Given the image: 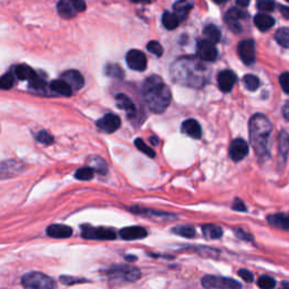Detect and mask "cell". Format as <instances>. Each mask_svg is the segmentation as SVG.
I'll list each match as a JSON object with an SVG mask.
<instances>
[{
	"label": "cell",
	"mask_w": 289,
	"mask_h": 289,
	"mask_svg": "<svg viewBox=\"0 0 289 289\" xmlns=\"http://www.w3.org/2000/svg\"><path fill=\"white\" fill-rule=\"evenodd\" d=\"M209 76L208 67L198 56H182L171 67L172 80L192 89H203L209 81Z\"/></svg>",
	"instance_id": "cell-1"
},
{
	"label": "cell",
	"mask_w": 289,
	"mask_h": 289,
	"mask_svg": "<svg viewBox=\"0 0 289 289\" xmlns=\"http://www.w3.org/2000/svg\"><path fill=\"white\" fill-rule=\"evenodd\" d=\"M250 141L255 154L260 158H267L270 155V137L272 125L265 114L257 113L250 120Z\"/></svg>",
	"instance_id": "cell-2"
},
{
	"label": "cell",
	"mask_w": 289,
	"mask_h": 289,
	"mask_svg": "<svg viewBox=\"0 0 289 289\" xmlns=\"http://www.w3.org/2000/svg\"><path fill=\"white\" fill-rule=\"evenodd\" d=\"M142 94L147 105L154 113H163L172 100L171 91L159 76H152L144 80Z\"/></svg>",
	"instance_id": "cell-3"
},
{
	"label": "cell",
	"mask_w": 289,
	"mask_h": 289,
	"mask_svg": "<svg viewBox=\"0 0 289 289\" xmlns=\"http://www.w3.org/2000/svg\"><path fill=\"white\" fill-rule=\"evenodd\" d=\"M107 278L112 281L135 282L141 277V272L138 268L129 265L113 266L105 271Z\"/></svg>",
	"instance_id": "cell-4"
},
{
	"label": "cell",
	"mask_w": 289,
	"mask_h": 289,
	"mask_svg": "<svg viewBox=\"0 0 289 289\" xmlns=\"http://www.w3.org/2000/svg\"><path fill=\"white\" fill-rule=\"evenodd\" d=\"M24 289H54L55 282L49 276L42 272L33 271L24 275L22 278Z\"/></svg>",
	"instance_id": "cell-5"
},
{
	"label": "cell",
	"mask_w": 289,
	"mask_h": 289,
	"mask_svg": "<svg viewBox=\"0 0 289 289\" xmlns=\"http://www.w3.org/2000/svg\"><path fill=\"white\" fill-rule=\"evenodd\" d=\"M201 285L206 289H242L241 283L233 278L220 276H205Z\"/></svg>",
	"instance_id": "cell-6"
},
{
	"label": "cell",
	"mask_w": 289,
	"mask_h": 289,
	"mask_svg": "<svg viewBox=\"0 0 289 289\" xmlns=\"http://www.w3.org/2000/svg\"><path fill=\"white\" fill-rule=\"evenodd\" d=\"M59 15L65 19L75 17L77 14L82 13L86 9L84 0H60L56 5Z\"/></svg>",
	"instance_id": "cell-7"
},
{
	"label": "cell",
	"mask_w": 289,
	"mask_h": 289,
	"mask_svg": "<svg viewBox=\"0 0 289 289\" xmlns=\"http://www.w3.org/2000/svg\"><path fill=\"white\" fill-rule=\"evenodd\" d=\"M81 236L86 240H114L117 237L115 230L106 227H93L90 225L81 226Z\"/></svg>",
	"instance_id": "cell-8"
},
{
	"label": "cell",
	"mask_w": 289,
	"mask_h": 289,
	"mask_svg": "<svg viewBox=\"0 0 289 289\" xmlns=\"http://www.w3.org/2000/svg\"><path fill=\"white\" fill-rule=\"evenodd\" d=\"M197 54L201 61H215L218 55L215 44L206 40H200L197 44Z\"/></svg>",
	"instance_id": "cell-9"
},
{
	"label": "cell",
	"mask_w": 289,
	"mask_h": 289,
	"mask_svg": "<svg viewBox=\"0 0 289 289\" xmlns=\"http://www.w3.org/2000/svg\"><path fill=\"white\" fill-rule=\"evenodd\" d=\"M239 54L245 65H252L255 63V44L252 40H243L239 44Z\"/></svg>",
	"instance_id": "cell-10"
},
{
	"label": "cell",
	"mask_w": 289,
	"mask_h": 289,
	"mask_svg": "<svg viewBox=\"0 0 289 289\" xmlns=\"http://www.w3.org/2000/svg\"><path fill=\"white\" fill-rule=\"evenodd\" d=\"M127 64L132 70L143 71L147 67V58L141 51L130 50L127 53Z\"/></svg>",
	"instance_id": "cell-11"
},
{
	"label": "cell",
	"mask_w": 289,
	"mask_h": 289,
	"mask_svg": "<svg viewBox=\"0 0 289 289\" xmlns=\"http://www.w3.org/2000/svg\"><path fill=\"white\" fill-rule=\"evenodd\" d=\"M249 154V144L244 139L237 138L232 141L229 146V156L234 162H240Z\"/></svg>",
	"instance_id": "cell-12"
},
{
	"label": "cell",
	"mask_w": 289,
	"mask_h": 289,
	"mask_svg": "<svg viewBox=\"0 0 289 289\" xmlns=\"http://www.w3.org/2000/svg\"><path fill=\"white\" fill-rule=\"evenodd\" d=\"M24 165L17 161H5L0 163V179L14 178L22 173Z\"/></svg>",
	"instance_id": "cell-13"
},
{
	"label": "cell",
	"mask_w": 289,
	"mask_h": 289,
	"mask_svg": "<svg viewBox=\"0 0 289 289\" xmlns=\"http://www.w3.org/2000/svg\"><path fill=\"white\" fill-rule=\"evenodd\" d=\"M96 125L102 131L112 133L120 128L121 120L118 115L112 114V113H107L106 115H104L102 119H100L99 121H97Z\"/></svg>",
	"instance_id": "cell-14"
},
{
	"label": "cell",
	"mask_w": 289,
	"mask_h": 289,
	"mask_svg": "<svg viewBox=\"0 0 289 289\" xmlns=\"http://www.w3.org/2000/svg\"><path fill=\"white\" fill-rule=\"evenodd\" d=\"M61 79L66 81L70 86V89L74 91L80 90L84 86V78L79 71L77 70H68L61 75Z\"/></svg>",
	"instance_id": "cell-15"
},
{
	"label": "cell",
	"mask_w": 289,
	"mask_h": 289,
	"mask_svg": "<svg viewBox=\"0 0 289 289\" xmlns=\"http://www.w3.org/2000/svg\"><path fill=\"white\" fill-rule=\"evenodd\" d=\"M246 17V13L240 8H232L225 15V22L230 28L235 31H241L240 22Z\"/></svg>",
	"instance_id": "cell-16"
},
{
	"label": "cell",
	"mask_w": 289,
	"mask_h": 289,
	"mask_svg": "<svg viewBox=\"0 0 289 289\" xmlns=\"http://www.w3.org/2000/svg\"><path fill=\"white\" fill-rule=\"evenodd\" d=\"M217 81H218V86L220 91L224 93H228L233 90V86L236 82V75L230 70H224L219 72L218 77H217Z\"/></svg>",
	"instance_id": "cell-17"
},
{
	"label": "cell",
	"mask_w": 289,
	"mask_h": 289,
	"mask_svg": "<svg viewBox=\"0 0 289 289\" xmlns=\"http://www.w3.org/2000/svg\"><path fill=\"white\" fill-rule=\"evenodd\" d=\"M120 236L123 240L133 241L144 239L147 236V230L140 226H130L120 230Z\"/></svg>",
	"instance_id": "cell-18"
},
{
	"label": "cell",
	"mask_w": 289,
	"mask_h": 289,
	"mask_svg": "<svg viewBox=\"0 0 289 289\" xmlns=\"http://www.w3.org/2000/svg\"><path fill=\"white\" fill-rule=\"evenodd\" d=\"M115 102L118 107H120L121 110L127 113L128 117H135L136 115V106L133 104L130 97H128L125 94H118L115 96Z\"/></svg>",
	"instance_id": "cell-19"
},
{
	"label": "cell",
	"mask_w": 289,
	"mask_h": 289,
	"mask_svg": "<svg viewBox=\"0 0 289 289\" xmlns=\"http://www.w3.org/2000/svg\"><path fill=\"white\" fill-rule=\"evenodd\" d=\"M46 233L50 237H54V239H68L72 235V229L69 226L66 225H50L46 229Z\"/></svg>",
	"instance_id": "cell-20"
},
{
	"label": "cell",
	"mask_w": 289,
	"mask_h": 289,
	"mask_svg": "<svg viewBox=\"0 0 289 289\" xmlns=\"http://www.w3.org/2000/svg\"><path fill=\"white\" fill-rule=\"evenodd\" d=\"M182 131L191 138L200 139L203 131H201V127L198 121L193 120V119H189V120L184 121L182 123Z\"/></svg>",
	"instance_id": "cell-21"
},
{
	"label": "cell",
	"mask_w": 289,
	"mask_h": 289,
	"mask_svg": "<svg viewBox=\"0 0 289 289\" xmlns=\"http://www.w3.org/2000/svg\"><path fill=\"white\" fill-rule=\"evenodd\" d=\"M268 223L278 228L289 230V215L286 214H273L268 216Z\"/></svg>",
	"instance_id": "cell-22"
},
{
	"label": "cell",
	"mask_w": 289,
	"mask_h": 289,
	"mask_svg": "<svg viewBox=\"0 0 289 289\" xmlns=\"http://www.w3.org/2000/svg\"><path fill=\"white\" fill-rule=\"evenodd\" d=\"M193 5V0H178L173 6L175 15H177L180 19L184 18L189 14L190 10L192 9Z\"/></svg>",
	"instance_id": "cell-23"
},
{
	"label": "cell",
	"mask_w": 289,
	"mask_h": 289,
	"mask_svg": "<svg viewBox=\"0 0 289 289\" xmlns=\"http://www.w3.org/2000/svg\"><path fill=\"white\" fill-rule=\"evenodd\" d=\"M275 18L268 14H257L254 17L255 26L260 31H268L275 25Z\"/></svg>",
	"instance_id": "cell-24"
},
{
	"label": "cell",
	"mask_w": 289,
	"mask_h": 289,
	"mask_svg": "<svg viewBox=\"0 0 289 289\" xmlns=\"http://www.w3.org/2000/svg\"><path fill=\"white\" fill-rule=\"evenodd\" d=\"M15 75L19 80H33L36 76V72L26 65H19L15 67Z\"/></svg>",
	"instance_id": "cell-25"
},
{
	"label": "cell",
	"mask_w": 289,
	"mask_h": 289,
	"mask_svg": "<svg viewBox=\"0 0 289 289\" xmlns=\"http://www.w3.org/2000/svg\"><path fill=\"white\" fill-rule=\"evenodd\" d=\"M203 234L207 240H218L223 236V228L217 225L207 224L203 226Z\"/></svg>",
	"instance_id": "cell-26"
},
{
	"label": "cell",
	"mask_w": 289,
	"mask_h": 289,
	"mask_svg": "<svg viewBox=\"0 0 289 289\" xmlns=\"http://www.w3.org/2000/svg\"><path fill=\"white\" fill-rule=\"evenodd\" d=\"M278 146H279V157L282 161H286V157L289 153V133L281 131L278 137Z\"/></svg>",
	"instance_id": "cell-27"
},
{
	"label": "cell",
	"mask_w": 289,
	"mask_h": 289,
	"mask_svg": "<svg viewBox=\"0 0 289 289\" xmlns=\"http://www.w3.org/2000/svg\"><path fill=\"white\" fill-rule=\"evenodd\" d=\"M130 211H132L133 214L137 215H141L144 217H149V218H164V219H168V217H175L173 215H168V214H164V213H158V211H153L149 209H144V208H139V207H132L130 208Z\"/></svg>",
	"instance_id": "cell-28"
},
{
	"label": "cell",
	"mask_w": 289,
	"mask_h": 289,
	"mask_svg": "<svg viewBox=\"0 0 289 289\" xmlns=\"http://www.w3.org/2000/svg\"><path fill=\"white\" fill-rule=\"evenodd\" d=\"M50 89L59 95L70 96L72 94V90L70 89V86L63 79H58V80H54L51 82Z\"/></svg>",
	"instance_id": "cell-29"
},
{
	"label": "cell",
	"mask_w": 289,
	"mask_h": 289,
	"mask_svg": "<svg viewBox=\"0 0 289 289\" xmlns=\"http://www.w3.org/2000/svg\"><path fill=\"white\" fill-rule=\"evenodd\" d=\"M89 167H91L93 171L100 173L102 175L106 174L107 172V166H106V163L103 158L101 157H91L89 159Z\"/></svg>",
	"instance_id": "cell-30"
},
{
	"label": "cell",
	"mask_w": 289,
	"mask_h": 289,
	"mask_svg": "<svg viewBox=\"0 0 289 289\" xmlns=\"http://www.w3.org/2000/svg\"><path fill=\"white\" fill-rule=\"evenodd\" d=\"M204 34H205V38H206L205 40L208 41V42H210V43H213V44L218 42V41L220 40V36H221L220 31L213 24L207 25V26L205 27Z\"/></svg>",
	"instance_id": "cell-31"
},
{
	"label": "cell",
	"mask_w": 289,
	"mask_h": 289,
	"mask_svg": "<svg viewBox=\"0 0 289 289\" xmlns=\"http://www.w3.org/2000/svg\"><path fill=\"white\" fill-rule=\"evenodd\" d=\"M180 20L181 19L177 16V15L173 14V13H168V12L164 13L163 17H162V22H163L164 27L169 30V31L177 28L179 26V24H180Z\"/></svg>",
	"instance_id": "cell-32"
},
{
	"label": "cell",
	"mask_w": 289,
	"mask_h": 289,
	"mask_svg": "<svg viewBox=\"0 0 289 289\" xmlns=\"http://www.w3.org/2000/svg\"><path fill=\"white\" fill-rule=\"evenodd\" d=\"M275 39L278 44L281 45L282 48L289 49V28L288 27H281L276 32Z\"/></svg>",
	"instance_id": "cell-33"
},
{
	"label": "cell",
	"mask_w": 289,
	"mask_h": 289,
	"mask_svg": "<svg viewBox=\"0 0 289 289\" xmlns=\"http://www.w3.org/2000/svg\"><path fill=\"white\" fill-rule=\"evenodd\" d=\"M172 232L174 234L187 237V239H192V237L195 236V229L191 226H177L172 228Z\"/></svg>",
	"instance_id": "cell-34"
},
{
	"label": "cell",
	"mask_w": 289,
	"mask_h": 289,
	"mask_svg": "<svg viewBox=\"0 0 289 289\" xmlns=\"http://www.w3.org/2000/svg\"><path fill=\"white\" fill-rule=\"evenodd\" d=\"M243 82H244V85H245L246 89L249 90V91H251V92L256 91L257 89H259V86H260V80L254 75H245L244 79H243Z\"/></svg>",
	"instance_id": "cell-35"
},
{
	"label": "cell",
	"mask_w": 289,
	"mask_h": 289,
	"mask_svg": "<svg viewBox=\"0 0 289 289\" xmlns=\"http://www.w3.org/2000/svg\"><path fill=\"white\" fill-rule=\"evenodd\" d=\"M75 178L80 181H90L94 178V171H93V169L89 166L79 168V169H77Z\"/></svg>",
	"instance_id": "cell-36"
},
{
	"label": "cell",
	"mask_w": 289,
	"mask_h": 289,
	"mask_svg": "<svg viewBox=\"0 0 289 289\" xmlns=\"http://www.w3.org/2000/svg\"><path fill=\"white\" fill-rule=\"evenodd\" d=\"M257 286L260 289H273L276 287V280L270 276H261L257 279Z\"/></svg>",
	"instance_id": "cell-37"
},
{
	"label": "cell",
	"mask_w": 289,
	"mask_h": 289,
	"mask_svg": "<svg viewBox=\"0 0 289 289\" xmlns=\"http://www.w3.org/2000/svg\"><path fill=\"white\" fill-rule=\"evenodd\" d=\"M135 144H136V147L139 149V151L143 153L144 155H147V156H149V157H155V155H156L153 149L149 147L148 144L144 142L141 138H137L135 140Z\"/></svg>",
	"instance_id": "cell-38"
},
{
	"label": "cell",
	"mask_w": 289,
	"mask_h": 289,
	"mask_svg": "<svg viewBox=\"0 0 289 289\" xmlns=\"http://www.w3.org/2000/svg\"><path fill=\"white\" fill-rule=\"evenodd\" d=\"M15 84V77L13 74H6L0 77V90H9Z\"/></svg>",
	"instance_id": "cell-39"
},
{
	"label": "cell",
	"mask_w": 289,
	"mask_h": 289,
	"mask_svg": "<svg viewBox=\"0 0 289 289\" xmlns=\"http://www.w3.org/2000/svg\"><path fill=\"white\" fill-rule=\"evenodd\" d=\"M105 74L110 77H115V78H122L123 77V71L118 65L106 66Z\"/></svg>",
	"instance_id": "cell-40"
},
{
	"label": "cell",
	"mask_w": 289,
	"mask_h": 289,
	"mask_svg": "<svg viewBox=\"0 0 289 289\" xmlns=\"http://www.w3.org/2000/svg\"><path fill=\"white\" fill-rule=\"evenodd\" d=\"M36 139H38V141L43 143V144H51L54 142V138L50 135L48 131H40L38 135H36Z\"/></svg>",
	"instance_id": "cell-41"
},
{
	"label": "cell",
	"mask_w": 289,
	"mask_h": 289,
	"mask_svg": "<svg viewBox=\"0 0 289 289\" xmlns=\"http://www.w3.org/2000/svg\"><path fill=\"white\" fill-rule=\"evenodd\" d=\"M276 7L275 2L272 0H259L257 2V8H259L261 12H272Z\"/></svg>",
	"instance_id": "cell-42"
},
{
	"label": "cell",
	"mask_w": 289,
	"mask_h": 289,
	"mask_svg": "<svg viewBox=\"0 0 289 289\" xmlns=\"http://www.w3.org/2000/svg\"><path fill=\"white\" fill-rule=\"evenodd\" d=\"M147 50L149 51V52L155 54L156 56H161L163 54L162 45L159 44L157 41H151V42L147 44Z\"/></svg>",
	"instance_id": "cell-43"
},
{
	"label": "cell",
	"mask_w": 289,
	"mask_h": 289,
	"mask_svg": "<svg viewBox=\"0 0 289 289\" xmlns=\"http://www.w3.org/2000/svg\"><path fill=\"white\" fill-rule=\"evenodd\" d=\"M279 81L282 91L289 94V72H283V74H281Z\"/></svg>",
	"instance_id": "cell-44"
},
{
	"label": "cell",
	"mask_w": 289,
	"mask_h": 289,
	"mask_svg": "<svg viewBox=\"0 0 289 289\" xmlns=\"http://www.w3.org/2000/svg\"><path fill=\"white\" fill-rule=\"evenodd\" d=\"M239 276L246 282H252L253 280H254V276H253V273L246 269H240Z\"/></svg>",
	"instance_id": "cell-45"
},
{
	"label": "cell",
	"mask_w": 289,
	"mask_h": 289,
	"mask_svg": "<svg viewBox=\"0 0 289 289\" xmlns=\"http://www.w3.org/2000/svg\"><path fill=\"white\" fill-rule=\"evenodd\" d=\"M60 279L64 283H66V285H74V283L86 281L85 279H80V278H74V277H61Z\"/></svg>",
	"instance_id": "cell-46"
},
{
	"label": "cell",
	"mask_w": 289,
	"mask_h": 289,
	"mask_svg": "<svg viewBox=\"0 0 289 289\" xmlns=\"http://www.w3.org/2000/svg\"><path fill=\"white\" fill-rule=\"evenodd\" d=\"M233 209L236 210V211H246V207H245V205L243 201H242L241 199L239 198H236L234 200V203H233Z\"/></svg>",
	"instance_id": "cell-47"
},
{
	"label": "cell",
	"mask_w": 289,
	"mask_h": 289,
	"mask_svg": "<svg viewBox=\"0 0 289 289\" xmlns=\"http://www.w3.org/2000/svg\"><path fill=\"white\" fill-rule=\"evenodd\" d=\"M235 234L237 237H240V239L244 240V241H253L252 236H250V234H247L246 232H244L243 229H236Z\"/></svg>",
	"instance_id": "cell-48"
},
{
	"label": "cell",
	"mask_w": 289,
	"mask_h": 289,
	"mask_svg": "<svg viewBox=\"0 0 289 289\" xmlns=\"http://www.w3.org/2000/svg\"><path fill=\"white\" fill-rule=\"evenodd\" d=\"M282 114H283V118H285L286 120L289 122V101L282 107Z\"/></svg>",
	"instance_id": "cell-49"
},
{
	"label": "cell",
	"mask_w": 289,
	"mask_h": 289,
	"mask_svg": "<svg viewBox=\"0 0 289 289\" xmlns=\"http://www.w3.org/2000/svg\"><path fill=\"white\" fill-rule=\"evenodd\" d=\"M279 9H280V12L281 14L285 16L286 18H289V7H286V6H279Z\"/></svg>",
	"instance_id": "cell-50"
},
{
	"label": "cell",
	"mask_w": 289,
	"mask_h": 289,
	"mask_svg": "<svg viewBox=\"0 0 289 289\" xmlns=\"http://www.w3.org/2000/svg\"><path fill=\"white\" fill-rule=\"evenodd\" d=\"M250 2L251 0H236V5H239L240 7H246Z\"/></svg>",
	"instance_id": "cell-51"
},
{
	"label": "cell",
	"mask_w": 289,
	"mask_h": 289,
	"mask_svg": "<svg viewBox=\"0 0 289 289\" xmlns=\"http://www.w3.org/2000/svg\"><path fill=\"white\" fill-rule=\"evenodd\" d=\"M278 289H289V281H282Z\"/></svg>",
	"instance_id": "cell-52"
},
{
	"label": "cell",
	"mask_w": 289,
	"mask_h": 289,
	"mask_svg": "<svg viewBox=\"0 0 289 289\" xmlns=\"http://www.w3.org/2000/svg\"><path fill=\"white\" fill-rule=\"evenodd\" d=\"M131 2H133V3H140V4H148V3H151L152 0H131Z\"/></svg>",
	"instance_id": "cell-53"
},
{
	"label": "cell",
	"mask_w": 289,
	"mask_h": 289,
	"mask_svg": "<svg viewBox=\"0 0 289 289\" xmlns=\"http://www.w3.org/2000/svg\"><path fill=\"white\" fill-rule=\"evenodd\" d=\"M214 2H215L216 4H225V3L228 2V0H214Z\"/></svg>",
	"instance_id": "cell-54"
},
{
	"label": "cell",
	"mask_w": 289,
	"mask_h": 289,
	"mask_svg": "<svg viewBox=\"0 0 289 289\" xmlns=\"http://www.w3.org/2000/svg\"><path fill=\"white\" fill-rule=\"evenodd\" d=\"M151 141L154 143V144H158V141H157V139L155 138V137H152L151 138Z\"/></svg>",
	"instance_id": "cell-55"
}]
</instances>
